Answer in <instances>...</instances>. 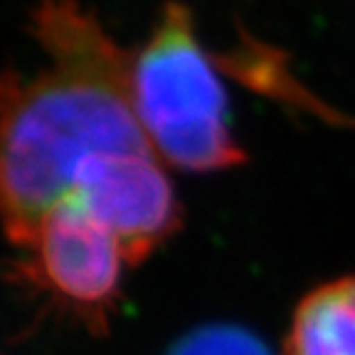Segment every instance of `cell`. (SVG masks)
Returning a JSON list of instances; mask_svg holds the SVG:
<instances>
[{"instance_id": "5b68a950", "label": "cell", "mask_w": 355, "mask_h": 355, "mask_svg": "<svg viewBox=\"0 0 355 355\" xmlns=\"http://www.w3.org/2000/svg\"><path fill=\"white\" fill-rule=\"evenodd\" d=\"M284 355H355V274L323 284L301 299Z\"/></svg>"}, {"instance_id": "3957f363", "label": "cell", "mask_w": 355, "mask_h": 355, "mask_svg": "<svg viewBox=\"0 0 355 355\" xmlns=\"http://www.w3.org/2000/svg\"><path fill=\"white\" fill-rule=\"evenodd\" d=\"M28 252L17 277L74 313L89 331L104 333L128 264L116 234L77 195H67L40 222Z\"/></svg>"}, {"instance_id": "7a4b0ae2", "label": "cell", "mask_w": 355, "mask_h": 355, "mask_svg": "<svg viewBox=\"0 0 355 355\" xmlns=\"http://www.w3.org/2000/svg\"><path fill=\"white\" fill-rule=\"evenodd\" d=\"M136 116L155 155L190 173L227 171L244 161L230 126L217 60L195 35L193 15L168 3L131 64Z\"/></svg>"}, {"instance_id": "277c9868", "label": "cell", "mask_w": 355, "mask_h": 355, "mask_svg": "<svg viewBox=\"0 0 355 355\" xmlns=\"http://www.w3.org/2000/svg\"><path fill=\"white\" fill-rule=\"evenodd\" d=\"M77 195L121 242L128 264L153 254L180 230V202L155 153H101L74 178Z\"/></svg>"}, {"instance_id": "8992f818", "label": "cell", "mask_w": 355, "mask_h": 355, "mask_svg": "<svg viewBox=\"0 0 355 355\" xmlns=\"http://www.w3.org/2000/svg\"><path fill=\"white\" fill-rule=\"evenodd\" d=\"M166 355H274L252 331L234 323H207L185 333Z\"/></svg>"}, {"instance_id": "6da1fadb", "label": "cell", "mask_w": 355, "mask_h": 355, "mask_svg": "<svg viewBox=\"0 0 355 355\" xmlns=\"http://www.w3.org/2000/svg\"><path fill=\"white\" fill-rule=\"evenodd\" d=\"M33 35L50 69L3 82V225L28 250L40 222L72 193L79 168L101 153H155L136 116L133 55L77 0H40Z\"/></svg>"}]
</instances>
